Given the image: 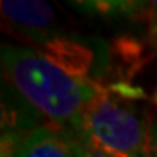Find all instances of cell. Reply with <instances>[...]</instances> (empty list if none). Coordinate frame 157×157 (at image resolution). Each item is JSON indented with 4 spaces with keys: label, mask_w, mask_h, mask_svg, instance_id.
Returning a JSON list of instances; mask_svg holds the SVG:
<instances>
[{
    "label": "cell",
    "mask_w": 157,
    "mask_h": 157,
    "mask_svg": "<svg viewBox=\"0 0 157 157\" xmlns=\"http://www.w3.org/2000/svg\"><path fill=\"white\" fill-rule=\"evenodd\" d=\"M0 63L5 83L23 96L48 124L72 130L101 85L64 72L31 47L3 44Z\"/></svg>",
    "instance_id": "6da1fadb"
},
{
    "label": "cell",
    "mask_w": 157,
    "mask_h": 157,
    "mask_svg": "<svg viewBox=\"0 0 157 157\" xmlns=\"http://www.w3.org/2000/svg\"><path fill=\"white\" fill-rule=\"evenodd\" d=\"M152 127L149 111L135 101L116 96L101 83L96 96L83 109L74 132L85 146L130 155L149 149Z\"/></svg>",
    "instance_id": "7a4b0ae2"
},
{
    "label": "cell",
    "mask_w": 157,
    "mask_h": 157,
    "mask_svg": "<svg viewBox=\"0 0 157 157\" xmlns=\"http://www.w3.org/2000/svg\"><path fill=\"white\" fill-rule=\"evenodd\" d=\"M32 48L80 80L103 85L109 80V40L63 32L42 40Z\"/></svg>",
    "instance_id": "3957f363"
},
{
    "label": "cell",
    "mask_w": 157,
    "mask_h": 157,
    "mask_svg": "<svg viewBox=\"0 0 157 157\" xmlns=\"http://www.w3.org/2000/svg\"><path fill=\"white\" fill-rule=\"evenodd\" d=\"M3 26L29 45H37L55 34H63L59 18L50 3L40 0H2Z\"/></svg>",
    "instance_id": "277c9868"
},
{
    "label": "cell",
    "mask_w": 157,
    "mask_h": 157,
    "mask_svg": "<svg viewBox=\"0 0 157 157\" xmlns=\"http://www.w3.org/2000/svg\"><path fill=\"white\" fill-rule=\"evenodd\" d=\"M85 147L72 128L47 122L24 133L15 157H83Z\"/></svg>",
    "instance_id": "5b68a950"
},
{
    "label": "cell",
    "mask_w": 157,
    "mask_h": 157,
    "mask_svg": "<svg viewBox=\"0 0 157 157\" xmlns=\"http://www.w3.org/2000/svg\"><path fill=\"white\" fill-rule=\"evenodd\" d=\"M155 55L157 52L143 37L130 32L114 35L109 40V78H112V82H130L155 58Z\"/></svg>",
    "instance_id": "8992f818"
},
{
    "label": "cell",
    "mask_w": 157,
    "mask_h": 157,
    "mask_svg": "<svg viewBox=\"0 0 157 157\" xmlns=\"http://www.w3.org/2000/svg\"><path fill=\"white\" fill-rule=\"evenodd\" d=\"M75 10L101 19H128L133 21L141 8V2L122 0H93V2H72Z\"/></svg>",
    "instance_id": "52a82bcc"
},
{
    "label": "cell",
    "mask_w": 157,
    "mask_h": 157,
    "mask_svg": "<svg viewBox=\"0 0 157 157\" xmlns=\"http://www.w3.org/2000/svg\"><path fill=\"white\" fill-rule=\"evenodd\" d=\"M104 87L116 96L128 99V101H140V99L147 98L144 90L135 83H130V82H122V80L120 82H109V83H104Z\"/></svg>",
    "instance_id": "ba28073f"
},
{
    "label": "cell",
    "mask_w": 157,
    "mask_h": 157,
    "mask_svg": "<svg viewBox=\"0 0 157 157\" xmlns=\"http://www.w3.org/2000/svg\"><path fill=\"white\" fill-rule=\"evenodd\" d=\"M83 157H125V155H117V154L103 151V149H98V147H93V146H87L85 147Z\"/></svg>",
    "instance_id": "9c48e42d"
},
{
    "label": "cell",
    "mask_w": 157,
    "mask_h": 157,
    "mask_svg": "<svg viewBox=\"0 0 157 157\" xmlns=\"http://www.w3.org/2000/svg\"><path fill=\"white\" fill-rule=\"evenodd\" d=\"M149 155L157 157V125L152 127L151 132V141H149Z\"/></svg>",
    "instance_id": "30bf717a"
},
{
    "label": "cell",
    "mask_w": 157,
    "mask_h": 157,
    "mask_svg": "<svg viewBox=\"0 0 157 157\" xmlns=\"http://www.w3.org/2000/svg\"><path fill=\"white\" fill-rule=\"evenodd\" d=\"M125 157H151V155H149V149H144V151L135 152V154H130V155H125Z\"/></svg>",
    "instance_id": "8fae6325"
},
{
    "label": "cell",
    "mask_w": 157,
    "mask_h": 157,
    "mask_svg": "<svg viewBox=\"0 0 157 157\" xmlns=\"http://www.w3.org/2000/svg\"><path fill=\"white\" fill-rule=\"evenodd\" d=\"M154 103L157 104V91H155V95H154Z\"/></svg>",
    "instance_id": "7c38bea8"
}]
</instances>
